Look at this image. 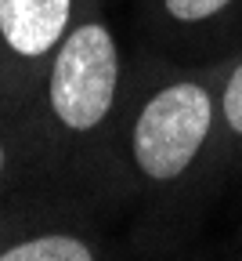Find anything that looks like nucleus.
Masks as SVG:
<instances>
[{
	"mask_svg": "<svg viewBox=\"0 0 242 261\" xmlns=\"http://www.w3.org/2000/svg\"><path fill=\"white\" fill-rule=\"evenodd\" d=\"M217 76L210 69H145L130 76L116 135V181L156 196L185 185L221 142Z\"/></svg>",
	"mask_w": 242,
	"mask_h": 261,
	"instance_id": "f03ea898",
	"label": "nucleus"
},
{
	"mask_svg": "<svg viewBox=\"0 0 242 261\" xmlns=\"http://www.w3.org/2000/svg\"><path fill=\"white\" fill-rule=\"evenodd\" d=\"M127 91L123 47L98 4L54 47L33 94L22 102L65 189L87 192L116 181V135Z\"/></svg>",
	"mask_w": 242,
	"mask_h": 261,
	"instance_id": "f257e3e1",
	"label": "nucleus"
},
{
	"mask_svg": "<svg viewBox=\"0 0 242 261\" xmlns=\"http://www.w3.org/2000/svg\"><path fill=\"white\" fill-rule=\"evenodd\" d=\"M22 189H65V185L51 167L29 109L22 102L0 98V196Z\"/></svg>",
	"mask_w": 242,
	"mask_h": 261,
	"instance_id": "20e7f679",
	"label": "nucleus"
},
{
	"mask_svg": "<svg viewBox=\"0 0 242 261\" xmlns=\"http://www.w3.org/2000/svg\"><path fill=\"white\" fill-rule=\"evenodd\" d=\"M101 0H0V98L25 102L47 58Z\"/></svg>",
	"mask_w": 242,
	"mask_h": 261,
	"instance_id": "7ed1b4c3",
	"label": "nucleus"
},
{
	"mask_svg": "<svg viewBox=\"0 0 242 261\" xmlns=\"http://www.w3.org/2000/svg\"><path fill=\"white\" fill-rule=\"evenodd\" d=\"M217 113H221V138L228 145H242V55L221 62Z\"/></svg>",
	"mask_w": 242,
	"mask_h": 261,
	"instance_id": "423d86ee",
	"label": "nucleus"
},
{
	"mask_svg": "<svg viewBox=\"0 0 242 261\" xmlns=\"http://www.w3.org/2000/svg\"><path fill=\"white\" fill-rule=\"evenodd\" d=\"M159 29L174 40H210L238 15L242 0H152Z\"/></svg>",
	"mask_w": 242,
	"mask_h": 261,
	"instance_id": "39448f33",
	"label": "nucleus"
}]
</instances>
